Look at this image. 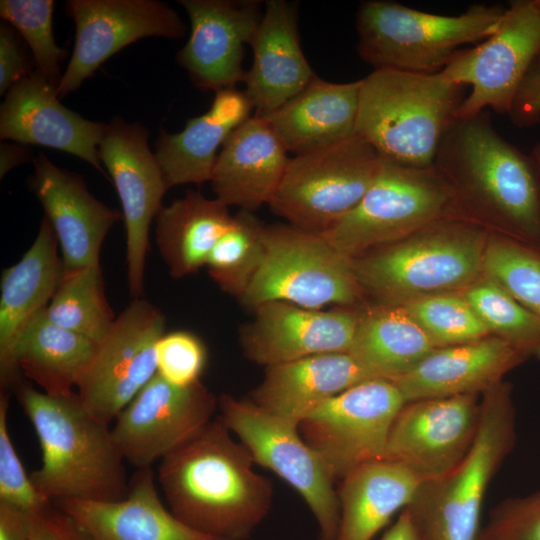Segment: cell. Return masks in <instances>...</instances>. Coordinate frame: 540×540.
Here are the masks:
<instances>
[{"label":"cell","mask_w":540,"mask_h":540,"mask_svg":"<svg viewBox=\"0 0 540 540\" xmlns=\"http://www.w3.org/2000/svg\"><path fill=\"white\" fill-rule=\"evenodd\" d=\"M530 356L498 336L436 348L414 369L394 382L405 402L482 395Z\"/></svg>","instance_id":"obj_25"},{"label":"cell","mask_w":540,"mask_h":540,"mask_svg":"<svg viewBox=\"0 0 540 540\" xmlns=\"http://www.w3.org/2000/svg\"><path fill=\"white\" fill-rule=\"evenodd\" d=\"M45 315L52 323L99 344L116 319L105 295L101 265L64 270Z\"/></svg>","instance_id":"obj_35"},{"label":"cell","mask_w":540,"mask_h":540,"mask_svg":"<svg viewBox=\"0 0 540 540\" xmlns=\"http://www.w3.org/2000/svg\"><path fill=\"white\" fill-rule=\"evenodd\" d=\"M516 440L511 385L481 395V419L465 458L448 473L424 481L406 507L419 540H478L485 494Z\"/></svg>","instance_id":"obj_5"},{"label":"cell","mask_w":540,"mask_h":540,"mask_svg":"<svg viewBox=\"0 0 540 540\" xmlns=\"http://www.w3.org/2000/svg\"><path fill=\"white\" fill-rule=\"evenodd\" d=\"M490 333L540 359V319L488 278L467 287L463 296Z\"/></svg>","instance_id":"obj_38"},{"label":"cell","mask_w":540,"mask_h":540,"mask_svg":"<svg viewBox=\"0 0 540 540\" xmlns=\"http://www.w3.org/2000/svg\"><path fill=\"white\" fill-rule=\"evenodd\" d=\"M478 540H540V491L498 504Z\"/></svg>","instance_id":"obj_43"},{"label":"cell","mask_w":540,"mask_h":540,"mask_svg":"<svg viewBox=\"0 0 540 540\" xmlns=\"http://www.w3.org/2000/svg\"><path fill=\"white\" fill-rule=\"evenodd\" d=\"M190 19V36L177 54L193 84L203 90L235 88L244 82V46L262 18L258 0H180Z\"/></svg>","instance_id":"obj_19"},{"label":"cell","mask_w":540,"mask_h":540,"mask_svg":"<svg viewBox=\"0 0 540 540\" xmlns=\"http://www.w3.org/2000/svg\"><path fill=\"white\" fill-rule=\"evenodd\" d=\"M507 115L518 127L540 123V57L526 73Z\"/></svg>","instance_id":"obj_45"},{"label":"cell","mask_w":540,"mask_h":540,"mask_svg":"<svg viewBox=\"0 0 540 540\" xmlns=\"http://www.w3.org/2000/svg\"><path fill=\"white\" fill-rule=\"evenodd\" d=\"M359 91L360 80L334 83L316 75L264 118L287 152L303 154L355 134Z\"/></svg>","instance_id":"obj_30"},{"label":"cell","mask_w":540,"mask_h":540,"mask_svg":"<svg viewBox=\"0 0 540 540\" xmlns=\"http://www.w3.org/2000/svg\"><path fill=\"white\" fill-rule=\"evenodd\" d=\"M400 306L437 348L474 342L490 335L489 329L461 296L433 294L409 300Z\"/></svg>","instance_id":"obj_39"},{"label":"cell","mask_w":540,"mask_h":540,"mask_svg":"<svg viewBox=\"0 0 540 540\" xmlns=\"http://www.w3.org/2000/svg\"><path fill=\"white\" fill-rule=\"evenodd\" d=\"M539 57L540 12L533 0L511 1L496 31L460 50L440 72L455 84L471 86L458 117L486 108L508 114L521 82Z\"/></svg>","instance_id":"obj_14"},{"label":"cell","mask_w":540,"mask_h":540,"mask_svg":"<svg viewBox=\"0 0 540 540\" xmlns=\"http://www.w3.org/2000/svg\"><path fill=\"white\" fill-rule=\"evenodd\" d=\"M483 274L540 319V249L518 239L488 237Z\"/></svg>","instance_id":"obj_37"},{"label":"cell","mask_w":540,"mask_h":540,"mask_svg":"<svg viewBox=\"0 0 540 540\" xmlns=\"http://www.w3.org/2000/svg\"><path fill=\"white\" fill-rule=\"evenodd\" d=\"M152 467L137 469L118 501L67 500L59 509L93 540H222L179 520L163 504Z\"/></svg>","instance_id":"obj_26"},{"label":"cell","mask_w":540,"mask_h":540,"mask_svg":"<svg viewBox=\"0 0 540 540\" xmlns=\"http://www.w3.org/2000/svg\"><path fill=\"white\" fill-rule=\"evenodd\" d=\"M486 233L468 222L440 219L416 233L352 259L361 289L384 305L469 287L483 274Z\"/></svg>","instance_id":"obj_6"},{"label":"cell","mask_w":540,"mask_h":540,"mask_svg":"<svg viewBox=\"0 0 540 540\" xmlns=\"http://www.w3.org/2000/svg\"><path fill=\"white\" fill-rule=\"evenodd\" d=\"M464 88L441 73L374 69L360 79L355 133L385 159L432 167L444 134L458 118Z\"/></svg>","instance_id":"obj_4"},{"label":"cell","mask_w":540,"mask_h":540,"mask_svg":"<svg viewBox=\"0 0 540 540\" xmlns=\"http://www.w3.org/2000/svg\"><path fill=\"white\" fill-rule=\"evenodd\" d=\"M264 117L254 114L236 127L217 156L210 179L215 198L253 211L269 204L290 158Z\"/></svg>","instance_id":"obj_27"},{"label":"cell","mask_w":540,"mask_h":540,"mask_svg":"<svg viewBox=\"0 0 540 540\" xmlns=\"http://www.w3.org/2000/svg\"><path fill=\"white\" fill-rule=\"evenodd\" d=\"M30 150L24 146L1 143L0 145V178L11 169L27 161Z\"/></svg>","instance_id":"obj_48"},{"label":"cell","mask_w":540,"mask_h":540,"mask_svg":"<svg viewBox=\"0 0 540 540\" xmlns=\"http://www.w3.org/2000/svg\"><path fill=\"white\" fill-rule=\"evenodd\" d=\"M254 464L217 418L164 457L156 479L169 510L186 525L222 540H245L273 501L272 482Z\"/></svg>","instance_id":"obj_1"},{"label":"cell","mask_w":540,"mask_h":540,"mask_svg":"<svg viewBox=\"0 0 540 540\" xmlns=\"http://www.w3.org/2000/svg\"><path fill=\"white\" fill-rule=\"evenodd\" d=\"M506 8L471 5L456 16L433 14L387 0H366L356 12L357 53L374 69L440 73L465 44L498 28Z\"/></svg>","instance_id":"obj_7"},{"label":"cell","mask_w":540,"mask_h":540,"mask_svg":"<svg viewBox=\"0 0 540 540\" xmlns=\"http://www.w3.org/2000/svg\"><path fill=\"white\" fill-rule=\"evenodd\" d=\"M380 540H419L407 509H403L396 521L385 531Z\"/></svg>","instance_id":"obj_49"},{"label":"cell","mask_w":540,"mask_h":540,"mask_svg":"<svg viewBox=\"0 0 540 540\" xmlns=\"http://www.w3.org/2000/svg\"><path fill=\"white\" fill-rule=\"evenodd\" d=\"M31 540H93L61 509L27 514Z\"/></svg>","instance_id":"obj_44"},{"label":"cell","mask_w":540,"mask_h":540,"mask_svg":"<svg viewBox=\"0 0 540 540\" xmlns=\"http://www.w3.org/2000/svg\"><path fill=\"white\" fill-rule=\"evenodd\" d=\"M157 374L176 386H189L200 380L205 367V345L188 331L165 333L155 347Z\"/></svg>","instance_id":"obj_42"},{"label":"cell","mask_w":540,"mask_h":540,"mask_svg":"<svg viewBox=\"0 0 540 540\" xmlns=\"http://www.w3.org/2000/svg\"><path fill=\"white\" fill-rule=\"evenodd\" d=\"M53 0H1L0 15L15 27L30 47L36 69L56 89L60 84L59 62L66 51L55 42Z\"/></svg>","instance_id":"obj_40"},{"label":"cell","mask_w":540,"mask_h":540,"mask_svg":"<svg viewBox=\"0 0 540 540\" xmlns=\"http://www.w3.org/2000/svg\"><path fill=\"white\" fill-rule=\"evenodd\" d=\"M480 419V395L405 402L390 428L385 459L406 466L425 481L440 477L468 454Z\"/></svg>","instance_id":"obj_18"},{"label":"cell","mask_w":540,"mask_h":540,"mask_svg":"<svg viewBox=\"0 0 540 540\" xmlns=\"http://www.w3.org/2000/svg\"><path fill=\"white\" fill-rule=\"evenodd\" d=\"M533 3L535 7L538 9V11L540 12V0H533Z\"/></svg>","instance_id":"obj_51"},{"label":"cell","mask_w":540,"mask_h":540,"mask_svg":"<svg viewBox=\"0 0 540 540\" xmlns=\"http://www.w3.org/2000/svg\"><path fill=\"white\" fill-rule=\"evenodd\" d=\"M9 396L0 394V503L25 514L45 511L52 502L44 497L27 474L8 428Z\"/></svg>","instance_id":"obj_41"},{"label":"cell","mask_w":540,"mask_h":540,"mask_svg":"<svg viewBox=\"0 0 540 540\" xmlns=\"http://www.w3.org/2000/svg\"><path fill=\"white\" fill-rule=\"evenodd\" d=\"M56 234L44 215L31 246L3 269L0 282V383L3 390L22 380L14 361L17 341L28 323L54 297L64 274Z\"/></svg>","instance_id":"obj_23"},{"label":"cell","mask_w":540,"mask_h":540,"mask_svg":"<svg viewBox=\"0 0 540 540\" xmlns=\"http://www.w3.org/2000/svg\"><path fill=\"white\" fill-rule=\"evenodd\" d=\"M30 68L13 29L0 26V94L7 93L17 82L30 74Z\"/></svg>","instance_id":"obj_46"},{"label":"cell","mask_w":540,"mask_h":540,"mask_svg":"<svg viewBox=\"0 0 540 540\" xmlns=\"http://www.w3.org/2000/svg\"><path fill=\"white\" fill-rule=\"evenodd\" d=\"M45 309L20 335L14 361L21 375L34 382L42 392L68 395L77 389L95 356L98 343L52 323L46 317Z\"/></svg>","instance_id":"obj_33"},{"label":"cell","mask_w":540,"mask_h":540,"mask_svg":"<svg viewBox=\"0 0 540 540\" xmlns=\"http://www.w3.org/2000/svg\"><path fill=\"white\" fill-rule=\"evenodd\" d=\"M148 137L149 131L143 125L115 117L107 124L98 148L122 205L132 298L143 295L150 226L169 189L155 153L149 148Z\"/></svg>","instance_id":"obj_16"},{"label":"cell","mask_w":540,"mask_h":540,"mask_svg":"<svg viewBox=\"0 0 540 540\" xmlns=\"http://www.w3.org/2000/svg\"><path fill=\"white\" fill-rule=\"evenodd\" d=\"M264 227L251 212L241 210L212 248L206 266L223 292L240 299L256 277L266 253Z\"/></svg>","instance_id":"obj_36"},{"label":"cell","mask_w":540,"mask_h":540,"mask_svg":"<svg viewBox=\"0 0 540 540\" xmlns=\"http://www.w3.org/2000/svg\"><path fill=\"white\" fill-rule=\"evenodd\" d=\"M451 209L450 188L434 166L414 168L382 157L378 174L359 203L322 235L355 259L416 233Z\"/></svg>","instance_id":"obj_8"},{"label":"cell","mask_w":540,"mask_h":540,"mask_svg":"<svg viewBox=\"0 0 540 540\" xmlns=\"http://www.w3.org/2000/svg\"><path fill=\"white\" fill-rule=\"evenodd\" d=\"M371 379L378 378L348 352L318 354L265 367L250 400L272 415L299 423L318 404Z\"/></svg>","instance_id":"obj_28"},{"label":"cell","mask_w":540,"mask_h":540,"mask_svg":"<svg viewBox=\"0 0 540 540\" xmlns=\"http://www.w3.org/2000/svg\"><path fill=\"white\" fill-rule=\"evenodd\" d=\"M219 419L259 464L286 481L306 502L319 540H337L340 510L335 479L324 460L302 438L298 423L272 415L250 399L223 393Z\"/></svg>","instance_id":"obj_11"},{"label":"cell","mask_w":540,"mask_h":540,"mask_svg":"<svg viewBox=\"0 0 540 540\" xmlns=\"http://www.w3.org/2000/svg\"><path fill=\"white\" fill-rule=\"evenodd\" d=\"M381 161L378 152L356 133L295 155L268 205L289 224L322 234L359 203Z\"/></svg>","instance_id":"obj_9"},{"label":"cell","mask_w":540,"mask_h":540,"mask_svg":"<svg viewBox=\"0 0 540 540\" xmlns=\"http://www.w3.org/2000/svg\"><path fill=\"white\" fill-rule=\"evenodd\" d=\"M530 156L534 162L539 182H540V142H538L531 150Z\"/></svg>","instance_id":"obj_50"},{"label":"cell","mask_w":540,"mask_h":540,"mask_svg":"<svg viewBox=\"0 0 540 540\" xmlns=\"http://www.w3.org/2000/svg\"><path fill=\"white\" fill-rule=\"evenodd\" d=\"M106 128L65 107L37 69L11 87L0 109L1 139L64 151L105 176L98 148Z\"/></svg>","instance_id":"obj_21"},{"label":"cell","mask_w":540,"mask_h":540,"mask_svg":"<svg viewBox=\"0 0 540 540\" xmlns=\"http://www.w3.org/2000/svg\"><path fill=\"white\" fill-rule=\"evenodd\" d=\"M0 540H31L27 514L0 503Z\"/></svg>","instance_id":"obj_47"},{"label":"cell","mask_w":540,"mask_h":540,"mask_svg":"<svg viewBox=\"0 0 540 540\" xmlns=\"http://www.w3.org/2000/svg\"><path fill=\"white\" fill-rule=\"evenodd\" d=\"M252 104L235 88L215 92L207 112L187 120L178 133L161 130L155 156L169 188L210 182L217 159L231 132L250 117Z\"/></svg>","instance_id":"obj_29"},{"label":"cell","mask_w":540,"mask_h":540,"mask_svg":"<svg viewBox=\"0 0 540 540\" xmlns=\"http://www.w3.org/2000/svg\"><path fill=\"white\" fill-rule=\"evenodd\" d=\"M250 46L253 60L244 93L258 116L277 110L316 76L300 45L297 5L292 2H265Z\"/></svg>","instance_id":"obj_24"},{"label":"cell","mask_w":540,"mask_h":540,"mask_svg":"<svg viewBox=\"0 0 540 540\" xmlns=\"http://www.w3.org/2000/svg\"><path fill=\"white\" fill-rule=\"evenodd\" d=\"M17 400L41 449V466L30 476L51 502L118 501L129 490L124 459L108 425L94 418L77 392L54 396L21 381Z\"/></svg>","instance_id":"obj_3"},{"label":"cell","mask_w":540,"mask_h":540,"mask_svg":"<svg viewBox=\"0 0 540 540\" xmlns=\"http://www.w3.org/2000/svg\"><path fill=\"white\" fill-rule=\"evenodd\" d=\"M165 333V315L142 297L116 316L76 389L94 418L109 426L157 374L155 347Z\"/></svg>","instance_id":"obj_13"},{"label":"cell","mask_w":540,"mask_h":540,"mask_svg":"<svg viewBox=\"0 0 540 540\" xmlns=\"http://www.w3.org/2000/svg\"><path fill=\"white\" fill-rule=\"evenodd\" d=\"M436 348L400 305H382L359 317L348 353L377 378L395 381Z\"/></svg>","instance_id":"obj_34"},{"label":"cell","mask_w":540,"mask_h":540,"mask_svg":"<svg viewBox=\"0 0 540 540\" xmlns=\"http://www.w3.org/2000/svg\"><path fill=\"white\" fill-rule=\"evenodd\" d=\"M389 459L364 463L340 480L337 540H373L397 512L405 509L424 482Z\"/></svg>","instance_id":"obj_31"},{"label":"cell","mask_w":540,"mask_h":540,"mask_svg":"<svg viewBox=\"0 0 540 540\" xmlns=\"http://www.w3.org/2000/svg\"><path fill=\"white\" fill-rule=\"evenodd\" d=\"M266 253L256 277L239 299L251 309L284 301L308 309L356 302L362 290L352 259L320 233L291 224L265 225Z\"/></svg>","instance_id":"obj_10"},{"label":"cell","mask_w":540,"mask_h":540,"mask_svg":"<svg viewBox=\"0 0 540 540\" xmlns=\"http://www.w3.org/2000/svg\"><path fill=\"white\" fill-rule=\"evenodd\" d=\"M218 397L201 380L176 386L156 374L114 421V443L137 469L185 444L213 420Z\"/></svg>","instance_id":"obj_15"},{"label":"cell","mask_w":540,"mask_h":540,"mask_svg":"<svg viewBox=\"0 0 540 540\" xmlns=\"http://www.w3.org/2000/svg\"><path fill=\"white\" fill-rule=\"evenodd\" d=\"M75 44L57 89L59 97L77 90L112 55L151 36L180 39L186 24L166 3L155 0H69Z\"/></svg>","instance_id":"obj_17"},{"label":"cell","mask_w":540,"mask_h":540,"mask_svg":"<svg viewBox=\"0 0 540 540\" xmlns=\"http://www.w3.org/2000/svg\"><path fill=\"white\" fill-rule=\"evenodd\" d=\"M404 404L394 382L371 379L315 406L298 428L340 481L364 463L385 459L390 428Z\"/></svg>","instance_id":"obj_12"},{"label":"cell","mask_w":540,"mask_h":540,"mask_svg":"<svg viewBox=\"0 0 540 540\" xmlns=\"http://www.w3.org/2000/svg\"><path fill=\"white\" fill-rule=\"evenodd\" d=\"M433 166L452 194L518 240L540 249V182L529 155L504 139L487 111L458 117L444 134Z\"/></svg>","instance_id":"obj_2"},{"label":"cell","mask_w":540,"mask_h":540,"mask_svg":"<svg viewBox=\"0 0 540 540\" xmlns=\"http://www.w3.org/2000/svg\"><path fill=\"white\" fill-rule=\"evenodd\" d=\"M254 312L240 330V345L248 360L265 367L348 352L360 317L344 307L316 310L284 301L260 304Z\"/></svg>","instance_id":"obj_20"},{"label":"cell","mask_w":540,"mask_h":540,"mask_svg":"<svg viewBox=\"0 0 540 540\" xmlns=\"http://www.w3.org/2000/svg\"><path fill=\"white\" fill-rule=\"evenodd\" d=\"M155 241L174 279L197 272L234 221L228 206L188 190L156 216Z\"/></svg>","instance_id":"obj_32"},{"label":"cell","mask_w":540,"mask_h":540,"mask_svg":"<svg viewBox=\"0 0 540 540\" xmlns=\"http://www.w3.org/2000/svg\"><path fill=\"white\" fill-rule=\"evenodd\" d=\"M29 187L56 234L64 270L100 266L103 241L122 213L96 199L80 175L42 153L34 159Z\"/></svg>","instance_id":"obj_22"}]
</instances>
